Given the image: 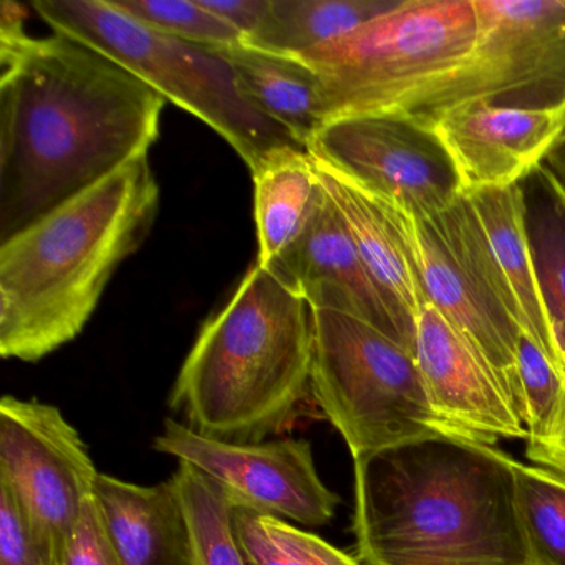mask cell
Returning <instances> with one entry per match:
<instances>
[{"instance_id":"cell-1","label":"cell","mask_w":565,"mask_h":565,"mask_svg":"<svg viewBox=\"0 0 565 565\" xmlns=\"http://www.w3.org/2000/svg\"><path fill=\"white\" fill-rule=\"evenodd\" d=\"M0 8V243L94 188L160 138L167 98L71 35L31 38Z\"/></svg>"},{"instance_id":"cell-2","label":"cell","mask_w":565,"mask_h":565,"mask_svg":"<svg viewBox=\"0 0 565 565\" xmlns=\"http://www.w3.org/2000/svg\"><path fill=\"white\" fill-rule=\"evenodd\" d=\"M514 462L461 435L408 439L353 458L352 531L362 565H534Z\"/></svg>"},{"instance_id":"cell-3","label":"cell","mask_w":565,"mask_h":565,"mask_svg":"<svg viewBox=\"0 0 565 565\" xmlns=\"http://www.w3.org/2000/svg\"><path fill=\"white\" fill-rule=\"evenodd\" d=\"M158 210L157 177L138 158L0 243V355L34 363L77 339Z\"/></svg>"},{"instance_id":"cell-4","label":"cell","mask_w":565,"mask_h":565,"mask_svg":"<svg viewBox=\"0 0 565 565\" xmlns=\"http://www.w3.org/2000/svg\"><path fill=\"white\" fill-rule=\"evenodd\" d=\"M313 349L312 307L256 260L204 323L168 403L207 438L264 441L289 428L312 396Z\"/></svg>"},{"instance_id":"cell-5","label":"cell","mask_w":565,"mask_h":565,"mask_svg":"<svg viewBox=\"0 0 565 565\" xmlns=\"http://www.w3.org/2000/svg\"><path fill=\"white\" fill-rule=\"evenodd\" d=\"M472 0H402L342 41L300 55L322 85L326 120L406 114L465 62Z\"/></svg>"},{"instance_id":"cell-6","label":"cell","mask_w":565,"mask_h":565,"mask_svg":"<svg viewBox=\"0 0 565 565\" xmlns=\"http://www.w3.org/2000/svg\"><path fill=\"white\" fill-rule=\"evenodd\" d=\"M32 8L52 31L120 62L167 100L213 128L249 171L277 148H303L244 102L230 62L216 49L160 34L111 0H38Z\"/></svg>"},{"instance_id":"cell-7","label":"cell","mask_w":565,"mask_h":565,"mask_svg":"<svg viewBox=\"0 0 565 565\" xmlns=\"http://www.w3.org/2000/svg\"><path fill=\"white\" fill-rule=\"evenodd\" d=\"M313 322L310 392L352 458L423 436L458 435L429 403L416 350L352 313L313 309Z\"/></svg>"},{"instance_id":"cell-8","label":"cell","mask_w":565,"mask_h":565,"mask_svg":"<svg viewBox=\"0 0 565 565\" xmlns=\"http://www.w3.org/2000/svg\"><path fill=\"white\" fill-rule=\"evenodd\" d=\"M405 220L426 300L484 356L522 419L521 316L471 200L462 194L435 216Z\"/></svg>"},{"instance_id":"cell-9","label":"cell","mask_w":565,"mask_h":565,"mask_svg":"<svg viewBox=\"0 0 565 565\" xmlns=\"http://www.w3.org/2000/svg\"><path fill=\"white\" fill-rule=\"evenodd\" d=\"M478 32L461 65L405 115L428 124L456 105L565 107V0H472Z\"/></svg>"},{"instance_id":"cell-10","label":"cell","mask_w":565,"mask_h":565,"mask_svg":"<svg viewBox=\"0 0 565 565\" xmlns=\"http://www.w3.org/2000/svg\"><path fill=\"white\" fill-rule=\"evenodd\" d=\"M98 476L87 443L57 406L0 399V484L21 502L61 565Z\"/></svg>"},{"instance_id":"cell-11","label":"cell","mask_w":565,"mask_h":565,"mask_svg":"<svg viewBox=\"0 0 565 565\" xmlns=\"http://www.w3.org/2000/svg\"><path fill=\"white\" fill-rule=\"evenodd\" d=\"M307 150L412 217L435 216L465 194L435 128L409 115L329 121Z\"/></svg>"},{"instance_id":"cell-12","label":"cell","mask_w":565,"mask_h":565,"mask_svg":"<svg viewBox=\"0 0 565 565\" xmlns=\"http://www.w3.org/2000/svg\"><path fill=\"white\" fill-rule=\"evenodd\" d=\"M153 448L200 469L224 489L236 508L303 527H322L335 518L339 494L320 478L306 439L221 441L168 418Z\"/></svg>"},{"instance_id":"cell-13","label":"cell","mask_w":565,"mask_h":565,"mask_svg":"<svg viewBox=\"0 0 565 565\" xmlns=\"http://www.w3.org/2000/svg\"><path fill=\"white\" fill-rule=\"evenodd\" d=\"M451 157L462 193L521 184L544 163L565 131V107L505 108L472 102L428 121Z\"/></svg>"},{"instance_id":"cell-14","label":"cell","mask_w":565,"mask_h":565,"mask_svg":"<svg viewBox=\"0 0 565 565\" xmlns=\"http://www.w3.org/2000/svg\"><path fill=\"white\" fill-rule=\"evenodd\" d=\"M416 360L436 415L452 431L495 445L529 435L484 356L436 309L416 317Z\"/></svg>"},{"instance_id":"cell-15","label":"cell","mask_w":565,"mask_h":565,"mask_svg":"<svg viewBox=\"0 0 565 565\" xmlns=\"http://www.w3.org/2000/svg\"><path fill=\"white\" fill-rule=\"evenodd\" d=\"M267 269L297 290L312 309L352 313L416 350L415 323L399 316L373 282L327 190L299 239Z\"/></svg>"},{"instance_id":"cell-16","label":"cell","mask_w":565,"mask_h":565,"mask_svg":"<svg viewBox=\"0 0 565 565\" xmlns=\"http://www.w3.org/2000/svg\"><path fill=\"white\" fill-rule=\"evenodd\" d=\"M313 160L323 186L339 207L373 282L390 306L416 326V317L428 300L416 267L405 213L370 193L326 161L316 157Z\"/></svg>"},{"instance_id":"cell-17","label":"cell","mask_w":565,"mask_h":565,"mask_svg":"<svg viewBox=\"0 0 565 565\" xmlns=\"http://www.w3.org/2000/svg\"><path fill=\"white\" fill-rule=\"evenodd\" d=\"M94 498L125 565H193L190 531L173 479L141 486L100 472Z\"/></svg>"},{"instance_id":"cell-18","label":"cell","mask_w":565,"mask_h":565,"mask_svg":"<svg viewBox=\"0 0 565 565\" xmlns=\"http://www.w3.org/2000/svg\"><path fill=\"white\" fill-rule=\"evenodd\" d=\"M230 62L236 87L247 105L287 131L303 148L327 124L322 85L299 57L250 45L213 47Z\"/></svg>"},{"instance_id":"cell-19","label":"cell","mask_w":565,"mask_h":565,"mask_svg":"<svg viewBox=\"0 0 565 565\" xmlns=\"http://www.w3.org/2000/svg\"><path fill=\"white\" fill-rule=\"evenodd\" d=\"M250 174L259 243L257 263L270 267L299 239L326 190L316 160L306 148H277Z\"/></svg>"},{"instance_id":"cell-20","label":"cell","mask_w":565,"mask_h":565,"mask_svg":"<svg viewBox=\"0 0 565 565\" xmlns=\"http://www.w3.org/2000/svg\"><path fill=\"white\" fill-rule=\"evenodd\" d=\"M468 196L484 227L492 256L518 303L522 333L562 365L532 259L522 183Z\"/></svg>"},{"instance_id":"cell-21","label":"cell","mask_w":565,"mask_h":565,"mask_svg":"<svg viewBox=\"0 0 565 565\" xmlns=\"http://www.w3.org/2000/svg\"><path fill=\"white\" fill-rule=\"evenodd\" d=\"M402 0H270L269 11L244 44L276 54H309L342 41Z\"/></svg>"},{"instance_id":"cell-22","label":"cell","mask_w":565,"mask_h":565,"mask_svg":"<svg viewBox=\"0 0 565 565\" xmlns=\"http://www.w3.org/2000/svg\"><path fill=\"white\" fill-rule=\"evenodd\" d=\"M522 190L539 289L565 369V188L542 163Z\"/></svg>"},{"instance_id":"cell-23","label":"cell","mask_w":565,"mask_h":565,"mask_svg":"<svg viewBox=\"0 0 565 565\" xmlns=\"http://www.w3.org/2000/svg\"><path fill=\"white\" fill-rule=\"evenodd\" d=\"M190 531L191 564L247 565L234 531V502L217 482L186 462L171 476Z\"/></svg>"},{"instance_id":"cell-24","label":"cell","mask_w":565,"mask_h":565,"mask_svg":"<svg viewBox=\"0 0 565 565\" xmlns=\"http://www.w3.org/2000/svg\"><path fill=\"white\" fill-rule=\"evenodd\" d=\"M515 505L534 565H565V472L514 462Z\"/></svg>"},{"instance_id":"cell-25","label":"cell","mask_w":565,"mask_h":565,"mask_svg":"<svg viewBox=\"0 0 565 565\" xmlns=\"http://www.w3.org/2000/svg\"><path fill=\"white\" fill-rule=\"evenodd\" d=\"M522 422L527 441L548 439L565 425V370L524 333L518 347Z\"/></svg>"},{"instance_id":"cell-26","label":"cell","mask_w":565,"mask_h":565,"mask_svg":"<svg viewBox=\"0 0 565 565\" xmlns=\"http://www.w3.org/2000/svg\"><path fill=\"white\" fill-rule=\"evenodd\" d=\"M115 8L168 38L201 45L230 47L243 38L224 24L200 0H111Z\"/></svg>"},{"instance_id":"cell-27","label":"cell","mask_w":565,"mask_h":565,"mask_svg":"<svg viewBox=\"0 0 565 565\" xmlns=\"http://www.w3.org/2000/svg\"><path fill=\"white\" fill-rule=\"evenodd\" d=\"M233 522L247 565H312L303 529L244 508H234Z\"/></svg>"},{"instance_id":"cell-28","label":"cell","mask_w":565,"mask_h":565,"mask_svg":"<svg viewBox=\"0 0 565 565\" xmlns=\"http://www.w3.org/2000/svg\"><path fill=\"white\" fill-rule=\"evenodd\" d=\"M0 565H61L21 502L0 484Z\"/></svg>"},{"instance_id":"cell-29","label":"cell","mask_w":565,"mask_h":565,"mask_svg":"<svg viewBox=\"0 0 565 565\" xmlns=\"http://www.w3.org/2000/svg\"><path fill=\"white\" fill-rule=\"evenodd\" d=\"M64 565H125L105 531L95 498L85 504L68 539Z\"/></svg>"},{"instance_id":"cell-30","label":"cell","mask_w":565,"mask_h":565,"mask_svg":"<svg viewBox=\"0 0 565 565\" xmlns=\"http://www.w3.org/2000/svg\"><path fill=\"white\" fill-rule=\"evenodd\" d=\"M200 2L224 24L234 29L243 38V42L256 34L270 6V0H200Z\"/></svg>"},{"instance_id":"cell-31","label":"cell","mask_w":565,"mask_h":565,"mask_svg":"<svg viewBox=\"0 0 565 565\" xmlns=\"http://www.w3.org/2000/svg\"><path fill=\"white\" fill-rule=\"evenodd\" d=\"M525 456L532 465L565 472V425L557 435L539 441H527Z\"/></svg>"},{"instance_id":"cell-32","label":"cell","mask_w":565,"mask_h":565,"mask_svg":"<svg viewBox=\"0 0 565 565\" xmlns=\"http://www.w3.org/2000/svg\"><path fill=\"white\" fill-rule=\"evenodd\" d=\"M306 545L312 565H362L359 558L340 551L319 535L306 531Z\"/></svg>"},{"instance_id":"cell-33","label":"cell","mask_w":565,"mask_h":565,"mask_svg":"<svg viewBox=\"0 0 565 565\" xmlns=\"http://www.w3.org/2000/svg\"><path fill=\"white\" fill-rule=\"evenodd\" d=\"M544 167L552 171L555 178L565 188V143H557L544 160Z\"/></svg>"},{"instance_id":"cell-34","label":"cell","mask_w":565,"mask_h":565,"mask_svg":"<svg viewBox=\"0 0 565 565\" xmlns=\"http://www.w3.org/2000/svg\"><path fill=\"white\" fill-rule=\"evenodd\" d=\"M558 143H565V131H564V135H562L561 140H558Z\"/></svg>"}]
</instances>
